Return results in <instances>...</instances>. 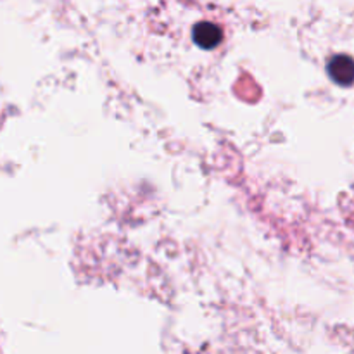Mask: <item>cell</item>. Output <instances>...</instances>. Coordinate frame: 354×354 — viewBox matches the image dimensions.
Returning <instances> with one entry per match:
<instances>
[{"instance_id": "obj_1", "label": "cell", "mask_w": 354, "mask_h": 354, "mask_svg": "<svg viewBox=\"0 0 354 354\" xmlns=\"http://www.w3.org/2000/svg\"><path fill=\"white\" fill-rule=\"evenodd\" d=\"M328 75L341 85H351L354 82V61L348 55H335L328 62Z\"/></svg>"}, {"instance_id": "obj_2", "label": "cell", "mask_w": 354, "mask_h": 354, "mask_svg": "<svg viewBox=\"0 0 354 354\" xmlns=\"http://www.w3.org/2000/svg\"><path fill=\"white\" fill-rule=\"evenodd\" d=\"M194 40L201 45V47L213 48L220 44L221 40V31L220 28L214 26V24L204 23L194 30Z\"/></svg>"}]
</instances>
